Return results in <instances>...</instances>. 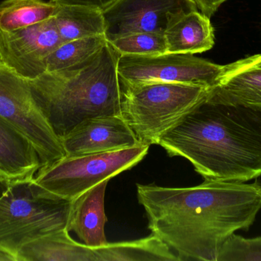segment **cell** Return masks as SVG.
Here are the masks:
<instances>
[{
  "mask_svg": "<svg viewBox=\"0 0 261 261\" xmlns=\"http://www.w3.org/2000/svg\"><path fill=\"white\" fill-rule=\"evenodd\" d=\"M151 234L181 260L217 261L225 241L248 231L261 209V182L205 180L187 188L137 185Z\"/></svg>",
  "mask_w": 261,
  "mask_h": 261,
  "instance_id": "6da1fadb",
  "label": "cell"
},
{
  "mask_svg": "<svg viewBox=\"0 0 261 261\" xmlns=\"http://www.w3.org/2000/svg\"><path fill=\"white\" fill-rule=\"evenodd\" d=\"M170 156L188 159L205 180L261 176V110L206 96L160 137Z\"/></svg>",
  "mask_w": 261,
  "mask_h": 261,
  "instance_id": "7a4b0ae2",
  "label": "cell"
},
{
  "mask_svg": "<svg viewBox=\"0 0 261 261\" xmlns=\"http://www.w3.org/2000/svg\"><path fill=\"white\" fill-rule=\"evenodd\" d=\"M119 56L107 42L73 67L29 80L37 105L61 140L89 120L121 116Z\"/></svg>",
  "mask_w": 261,
  "mask_h": 261,
  "instance_id": "3957f363",
  "label": "cell"
},
{
  "mask_svg": "<svg viewBox=\"0 0 261 261\" xmlns=\"http://www.w3.org/2000/svg\"><path fill=\"white\" fill-rule=\"evenodd\" d=\"M121 83V116L140 144L160 137L208 93L202 86L170 82Z\"/></svg>",
  "mask_w": 261,
  "mask_h": 261,
  "instance_id": "277c9868",
  "label": "cell"
},
{
  "mask_svg": "<svg viewBox=\"0 0 261 261\" xmlns=\"http://www.w3.org/2000/svg\"><path fill=\"white\" fill-rule=\"evenodd\" d=\"M29 182L11 185L0 198V247L17 257L28 244L67 229L73 202L38 196Z\"/></svg>",
  "mask_w": 261,
  "mask_h": 261,
  "instance_id": "5b68a950",
  "label": "cell"
},
{
  "mask_svg": "<svg viewBox=\"0 0 261 261\" xmlns=\"http://www.w3.org/2000/svg\"><path fill=\"white\" fill-rule=\"evenodd\" d=\"M149 147L139 145L109 153L66 156L41 167L29 183L38 196L73 201L102 181L136 165L147 154Z\"/></svg>",
  "mask_w": 261,
  "mask_h": 261,
  "instance_id": "8992f818",
  "label": "cell"
},
{
  "mask_svg": "<svg viewBox=\"0 0 261 261\" xmlns=\"http://www.w3.org/2000/svg\"><path fill=\"white\" fill-rule=\"evenodd\" d=\"M0 116L30 140L39 155L41 167L66 156L61 139L55 134L34 99L29 80L1 61Z\"/></svg>",
  "mask_w": 261,
  "mask_h": 261,
  "instance_id": "52a82bcc",
  "label": "cell"
},
{
  "mask_svg": "<svg viewBox=\"0 0 261 261\" xmlns=\"http://www.w3.org/2000/svg\"><path fill=\"white\" fill-rule=\"evenodd\" d=\"M219 65L192 54L169 53L153 56L120 55L118 73L120 82H170L214 87L223 75Z\"/></svg>",
  "mask_w": 261,
  "mask_h": 261,
  "instance_id": "ba28073f",
  "label": "cell"
},
{
  "mask_svg": "<svg viewBox=\"0 0 261 261\" xmlns=\"http://www.w3.org/2000/svg\"><path fill=\"white\" fill-rule=\"evenodd\" d=\"M195 0H118L103 11L107 41L138 33L165 34L178 19L197 11Z\"/></svg>",
  "mask_w": 261,
  "mask_h": 261,
  "instance_id": "9c48e42d",
  "label": "cell"
},
{
  "mask_svg": "<svg viewBox=\"0 0 261 261\" xmlns=\"http://www.w3.org/2000/svg\"><path fill=\"white\" fill-rule=\"evenodd\" d=\"M63 41L55 16L34 26L0 32V61L27 80L47 72V58Z\"/></svg>",
  "mask_w": 261,
  "mask_h": 261,
  "instance_id": "30bf717a",
  "label": "cell"
},
{
  "mask_svg": "<svg viewBox=\"0 0 261 261\" xmlns=\"http://www.w3.org/2000/svg\"><path fill=\"white\" fill-rule=\"evenodd\" d=\"M61 142L68 156L109 153L142 145L121 116L89 120L62 138Z\"/></svg>",
  "mask_w": 261,
  "mask_h": 261,
  "instance_id": "8fae6325",
  "label": "cell"
},
{
  "mask_svg": "<svg viewBox=\"0 0 261 261\" xmlns=\"http://www.w3.org/2000/svg\"><path fill=\"white\" fill-rule=\"evenodd\" d=\"M213 101L261 110V61L256 55L225 65L219 82L208 89Z\"/></svg>",
  "mask_w": 261,
  "mask_h": 261,
  "instance_id": "7c38bea8",
  "label": "cell"
},
{
  "mask_svg": "<svg viewBox=\"0 0 261 261\" xmlns=\"http://www.w3.org/2000/svg\"><path fill=\"white\" fill-rule=\"evenodd\" d=\"M41 167L39 155L30 140L0 116V178L12 185L29 182Z\"/></svg>",
  "mask_w": 261,
  "mask_h": 261,
  "instance_id": "4fadbf2b",
  "label": "cell"
},
{
  "mask_svg": "<svg viewBox=\"0 0 261 261\" xmlns=\"http://www.w3.org/2000/svg\"><path fill=\"white\" fill-rule=\"evenodd\" d=\"M110 180L102 181L72 202L67 230L90 248H101L109 243L105 234V196Z\"/></svg>",
  "mask_w": 261,
  "mask_h": 261,
  "instance_id": "5bb4252c",
  "label": "cell"
},
{
  "mask_svg": "<svg viewBox=\"0 0 261 261\" xmlns=\"http://www.w3.org/2000/svg\"><path fill=\"white\" fill-rule=\"evenodd\" d=\"M164 35L169 53H202L215 44L214 29L210 18L198 10L181 17Z\"/></svg>",
  "mask_w": 261,
  "mask_h": 261,
  "instance_id": "9a60e30c",
  "label": "cell"
},
{
  "mask_svg": "<svg viewBox=\"0 0 261 261\" xmlns=\"http://www.w3.org/2000/svg\"><path fill=\"white\" fill-rule=\"evenodd\" d=\"M18 261H97L95 248L75 242L67 229L40 238L23 247Z\"/></svg>",
  "mask_w": 261,
  "mask_h": 261,
  "instance_id": "2e32d148",
  "label": "cell"
},
{
  "mask_svg": "<svg viewBox=\"0 0 261 261\" xmlns=\"http://www.w3.org/2000/svg\"><path fill=\"white\" fill-rule=\"evenodd\" d=\"M97 261H180L171 248L151 234L130 242L108 243L95 248Z\"/></svg>",
  "mask_w": 261,
  "mask_h": 261,
  "instance_id": "e0dca14e",
  "label": "cell"
},
{
  "mask_svg": "<svg viewBox=\"0 0 261 261\" xmlns=\"http://www.w3.org/2000/svg\"><path fill=\"white\" fill-rule=\"evenodd\" d=\"M55 22L63 41L105 35L102 11L79 6L58 5Z\"/></svg>",
  "mask_w": 261,
  "mask_h": 261,
  "instance_id": "ac0fdd59",
  "label": "cell"
},
{
  "mask_svg": "<svg viewBox=\"0 0 261 261\" xmlns=\"http://www.w3.org/2000/svg\"><path fill=\"white\" fill-rule=\"evenodd\" d=\"M58 4L45 0H3L0 3V32L19 30L53 18Z\"/></svg>",
  "mask_w": 261,
  "mask_h": 261,
  "instance_id": "d6986e66",
  "label": "cell"
},
{
  "mask_svg": "<svg viewBox=\"0 0 261 261\" xmlns=\"http://www.w3.org/2000/svg\"><path fill=\"white\" fill-rule=\"evenodd\" d=\"M107 42L104 35L63 42L47 58V72H58L73 67L88 59Z\"/></svg>",
  "mask_w": 261,
  "mask_h": 261,
  "instance_id": "ffe728a7",
  "label": "cell"
},
{
  "mask_svg": "<svg viewBox=\"0 0 261 261\" xmlns=\"http://www.w3.org/2000/svg\"><path fill=\"white\" fill-rule=\"evenodd\" d=\"M120 55L153 56L167 52L164 34L138 32L109 41Z\"/></svg>",
  "mask_w": 261,
  "mask_h": 261,
  "instance_id": "44dd1931",
  "label": "cell"
},
{
  "mask_svg": "<svg viewBox=\"0 0 261 261\" xmlns=\"http://www.w3.org/2000/svg\"><path fill=\"white\" fill-rule=\"evenodd\" d=\"M217 261H261V237L231 234L221 248Z\"/></svg>",
  "mask_w": 261,
  "mask_h": 261,
  "instance_id": "7402d4cb",
  "label": "cell"
},
{
  "mask_svg": "<svg viewBox=\"0 0 261 261\" xmlns=\"http://www.w3.org/2000/svg\"><path fill=\"white\" fill-rule=\"evenodd\" d=\"M58 5L64 6H79L92 8L98 10H107L118 0H50Z\"/></svg>",
  "mask_w": 261,
  "mask_h": 261,
  "instance_id": "603a6c76",
  "label": "cell"
},
{
  "mask_svg": "<svg viewBox=\"0 0 261 261\" xmlns=\"http://www.w3.org/2000/svg\"><path fill=\"white\" fill-rule=\"evenodd\" d=\"M197 5L198 9L202 14L211 18L216 12L219 10L220 6L228 0H195Z\"/></svg>",
  "mask_w": 261,
  "mask_h": 261,
  "instance_id": "cb8c5ba5",
  "label": "cell"
},
{
  "mask_svg": "<svg viewBox=\"0 0 261 261\" xmlns=\"http://www.w3.org/2000/svg\"><path fill=\"white\" fill-rule=\"evenodd\" d=\"M0 261H18V257L0 247Z\"/></svg>",
  "mask_w": 261,
  "mask_h": 261,
  "instance_id": "d4e9b609",
  "label": "cell"
},
{
  "mask_svg": "<svg viewBox=\"0 0 261 261\" xmlns=\"http://www.w3.org/2000/svg\"><path fill=\"white\" fill-rule=\"evenodd\" d=\"M12 184H11L10 182H8L6 179H2L0 178V198L3 196L5 193L10 188L11 185Z\"/></svg>",
  "mask_w": 261,
  "mask_h": 261,
  "instance_id": "484cf974",
  "label": "cell"
},
{
  "mask_svg": "<svg viewBox=\"0 0 261 261\" xmlns=\"http://www.w3.org/2000/svg\"><path fill=\"white\" fill-rule=\"evenodd\" d=\"M256 58H257V59L258 60V61H261V55H255Z\"/></svg>",
  "mask_w": 261,
  "mask_h": 261,
  "instance_id": "4316f807",
  "label": "cell"
}]
</instances>
